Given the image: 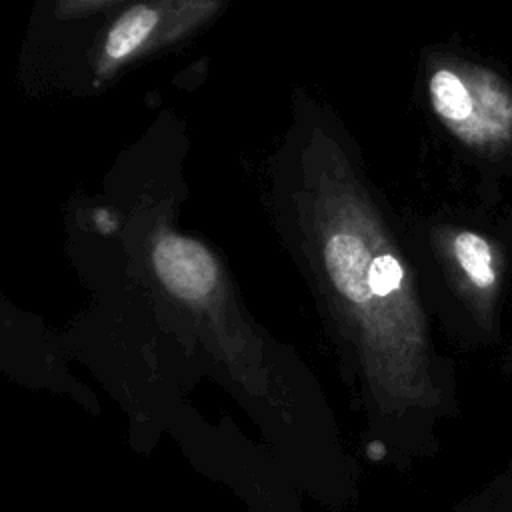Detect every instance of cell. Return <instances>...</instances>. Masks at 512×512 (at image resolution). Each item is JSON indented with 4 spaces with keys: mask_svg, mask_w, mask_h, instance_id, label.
Returning a JSON list of instances; mask_svg holds the SVG:
<instances>
[{
    "mask_svg": "<svg viewBox=\"0 0 512 512\" xmlns=\"http://www.w3.org/2000/svg\"><path fill=\"white\" fill-rule=\"evenodd\" d=\"M152 258L164 286L180 298H202L216 282V264L210 252L194 240L166 236L156 244Z\"/></svg>",
    "mask_w": 512,
    "mask_h": 512,
    "instance_id": "6da1fadb",
    "label": "cell"
},
{
    "mask_svg": "<svg viewBox=\"0 0 512 512\" xmlns=\"http://www.w3.org/2000/svg\"><path fill=\"white\" fill-rule=\"evenodd\" d=\"M430 94L436 110L450 120H464L472 112V98L456 74L438 70L430 80Z\"/></svg>",
    "mask_w": 512,
    "mask_h": 512,
    "instance_id": "277c9868",
    "label": "cell"
},
{
    "mask_svg": "<svg viewBox=\"0 0 512 512\" xmlns=\"http://www.w3.org/2000/svg\"><path fill=\"white\" fill-rule=\"evenodd\" d=\"M454 252L460 266L476 286H490L494 282L490 248L480 236L472 232H462L454 242Z\"/></svg>",
    "mask_w": 512,
    "mask_h": 512,
    "instance_id": "5b68a950",
    "label": "cell"
},
{
    "mask_svg": "<svg viewBox=\"0 0 512 512\" xmlns=\"http://www.w3.org/2000/svg\"><path fill=\"white\" fill-rule=\"evenodd\" d=\"M324 260L328 274L342 296L358 304L372 298V290L368 286V270L372 260L368 248L358 236H332L324 248Z\"/></svg>",
    "mask_w": 512,
    "mask_h": 512,
    "instance_id": "7a4b0ae2",
    "label": "cell"
},
{
    "mask_svg": "<svg viewBox=\"0 0 512 512\" xmlns=\"http://www.w3.org/2000/svg\"><path fill=\"white\" fill-rule=\"evenodd\" d=\"M156 20H158L156 12L144 4H138V6H132L130 10H126L116 20V24L112 26V30L108 34L106 54L114 60H120V58L128 56L130 52H134L146 40V36L152 32Z\"/></svg>",
    "mask_w": 512,
    "mask_h": 512,
    "instance_id": "3957f363",
    "label": "cell"
},
{
    "mask_svg": "<svg viewBox=\"0 0 512 512\" xmlns=\"http://www.w3.org/2000/svg\"><path fill=\"white\" fill-rule=\"evenodd\" d=\"M402 276H404V272H402V266L398 264V260L390 254H382L378 258H374L370 264L368 286H370L372 294L386 296L400 286Z\"/></svg>",
    "mask_w": 512,
    "mask_h": 512,
    "instance_id": "8992f818",
    "label": "cell"
}]
</instances>
